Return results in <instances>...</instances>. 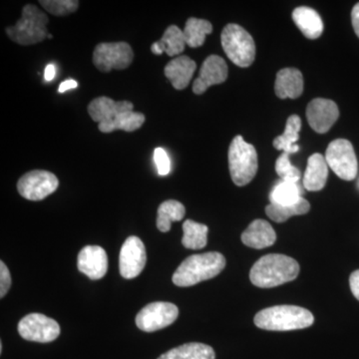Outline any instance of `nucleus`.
I'll return each instance as SVG.
<instances>
[{"label": "nucleus", "mask_w": 359, "mask_h": 359, "mask_svg": "<svg viewBox=\"0 0 359 359\" xmlns=\"http://www.w3.org/2000/svg\"><path fill=\"white\" fill-rule=\"evenodd\" d=\"M229 168L231 180L238 187L248 185L257 172V154L254 146L242 136H236L229 148Z\"/></svg>", "instance_id": "nucleus-6"}, {"label": "nucleus", "mask_w": 359, "mask_h": 359, "mask_svg": "<svg viewBox=\"0 0 359 359\" xmlns=\"http://www.w3.org/2000/svg\"><path fill=\"white\" fill-rule=\"evenodd\" d=\"M276 233L273 226L264 219H256L243 233L242 242L247 247L262 250L275 244Z\"/></svg>", "instance_id": "nucleus-17"}, {"label": "nucleus", "mask_w": 359, "mask_h": 359, "mask_svg": "<svg viewBox=\"0 0 359 359\" xmlns=\"http://www.w3.org/2000/svg\"><path fill=\"white\" fill-rule=\"evenodd\" d=\"M183 32L186 44L192 48H197L205 43L207 35L212 32V25L208 20L191 18L187 20Z\"/></svg>", "instance_id": "nucleus-28"}, {"label": "nucleus", "mask_w": 359, "mask_h": 359, "mask_svg": "<svg viewBox=\"0 0 359 359\" xmlns=\"http://www.w3.org/2000/svg\"><path fill=\"white\" fill-rule=\"evenodd\" d=\"M292 20L302 34L309 39H316L323 34V22L320 14L311 7H297L292 13Z\"/></svg>", "instance_id": "nucleus-20"}, {"label": "nucleus", "mask_w": 359, "mask_h": 359, "mask_svg": "<svg viewBox=\"0 0 359 359\" xmlns=\"http://www.w3.org/2000/svg\"><path fill=\"white\" fill-rule=\"evenodd\" d=\"M57 177L51 172L33 170L23 175L18 183L21 197L29 201H41L57 190Z\"/></svg>", "instance_id": "nucleus-11"}, {"label": "nucleus", "mask_w": 359, "mask_h": 359, "mask_svg": "<svg viewBox=\"0 0 359 359\" xmlns=\"http://www.w3.org/2000/svg\"><path fill=\"white\" fill-rule=\"evenodd\" d=\"M77 266L91 280H100L108 271L107 254L99 245H87L78 255Z\"/></svg>", "instance_id": "nucleus-16"}, {"label": "nucleus", "mask_w": 359, "mask_h": 359, "mask_svg": "<svg viewBox=\"0 0 359 359\" xmlns=\"http://www.w3.org/2000/svg\"><path fill=\"white\" fill-rule=\"evenodd\" d=\"M311 209V205L306 199L301 198L297 203L292 205L271 204L266 208V212L269 219L276 223H283L290 217L306 215Z\"/></svg>", "instance_id": "nucleus-26"}, {"label": "nucleus", "mask_w": 359, "mask_h": 359, "mask_svg": "<svg viewBox=\"0 0 359 359\" xmlns=\"http://www.w3.org/2000/svg\"><path fill=\"white\" fill-rule=\"evenodd\" d=\"M226 266V259L217 252H204L187 257L173 275L177 287H192L219 275Z\"/></svg>", "instance_id": "nucleus-3"}, {"label": "nucleus", "mask_w": 359, "mask_h": 359, "mask_svg": "<svg viewBox=\"0 0 359 359\" xmlns=\"http://www.w3.org/2000/svg\"><path fill=\"white\" fill-rule=\"evenodd\" d=\"M351 20H353L354 32L359 37V2L353 7V13H351Z\"/></svg>", "instance_id": "nucleus-35"}, {"label": "nucleus", "mask_w": 359, "mask_h": 359, "mask_svg": "<svg viewBox=\"0 0 359 359\" xmlns=\"http://www.w3.org/2000/svg\"><path fill=\"white\" fill-rule=\"evenodd\" d=\"M328 176V165L325 157L313 154L309 157L308 166L304 177V186L311 192H316L325 188Z\"/></svg>", "instance_id": "nucleus-21"}, {"label": "nucleus", "mask_w": 359, "mask_h": 359, "mask_svg": "<svg viewBox=\"0 0 359 359\" xmlns=\"http://www.w3.org/2000/svg\"><path fill=\"white\" fill-rule=\"evenodd\" d=\"M186 45L183 30L180 29L178 26L171 25L167 28L162 39L152 44L151 51L155 55H161L165 52L168 56L173 57L181 54Z\"/></svg>", "instance_id": "nucleus-22"}, {"label": "nucleus", "mask_w": 359, "mask_h": 359, "mask_svg": "<svg viewBox=\"0 0 359 359\" xmlns=\"http://www.w3.org/2000/svg\"><path fill=\"white\" fill-rule=\"evenodd\" d=\"M276 171L280 178L285 182L297 183L301 178V172L297 168L292 166L290 161V155L283 153L276 162Z\"/></svg>", "instance_id": "nucleus-31"}, {"label": "nucleus", "mask_w": 359, "mask_h": 359, "mask_svg": "<svg viewBox=\"0 0 359 359\" xmlns=\"http://www.w3.org/2000/svg\"><path fill=\"white\" fill-rule=\"evenodd\" d=\"M186 209L178 201L169 200L158 208L157 228L162 233L171 230L173 222L181 221L185 217Z\"/></svg>", "instance_id": "nucleus-25"}, {"label": "nucleus", "mask_w": 359, "mask_h": 359, "mask_svg": "<svg viewBox=\"0 0 359 359\" xmlns=\"http://www.w3.org/2000/svg\"><path fill=\"white\" fill-rule=\"evenodd\" d=\"M133 108V103L129 101H115L103 96L90 102L88 113L92 120L98 123L102 133H112L116 130L133 132L145 122V115L135 112Z\"/></svg>", "instance_id": "nucleus-1"}, {"label": "nucleus", "mask_w": 359, "mask_h": 359, "mask_svg": "<svg viewBox=\"0 0 359 359\" xmlns=\"http://www.w3.org/2000/svg\"><path fill=\"white\" fill-rule=\"evenodd\" d=\"M48 18L39 7L27 4L23 7L22 16L15 25L6 28L9 39L20 45H32L43 41L48 36Z\"/></svg>", "instance_id": "nucleus-5"}, {"label": "nucleus", "mask_w": 359, "mask_h": 359, "mask_svg": "<svg viewBox=\"0 0 359 359\" xmlns=\"http://www.w3.org/2000/svg\"><path fill=\"white\" fill-rule=\"evenodd\" d=\"M18 332L28 341L47 344L57 339L60 334V325L57 321L44 314L30 313L18 323Z\"/></svg>", "instance_id": "nucleus-12"}, {"label": "nucleus", "mask_w": 359, "mask_h": 359, "mask_svg": "<svg viewBox=\"0 0 359 359\" xmlns=\"http://www.w3.org/2000/svg\"><path fill=\"white\" fill-rule=\"evenodd\" d=\"M133 58V50L126 42H103L93 52L94 65L101 72L126 69Z\"/></svg>", "instance_id": "nucleus-8"}, {"label": "nucleus", "mask_w": 359, "mask_h": 359, "mask_svg": "<svg viewBox=\"0 0 359 359\" xmlns=\"http://www.w3.org/2000/svg\"><path fill=\"white\" fill-rule=\"evenodd\" d=\"M39 4L47 11L55 16H65L75 13L79 6L76 0H40Z\"/></svg>", "instance_id": "nucleus-30"}, {"label": "nucleus", "mask_w": 359, "mask_h": 359, "mask_svg": "<svg viewBox=\"0 0 359 359\" xmlns=\"http://www.w3.org/2000/svg\"><path fill=\"white\" fill-rule=\"evenodd\" d=\"M328 167L340 179L353 181L358 175V164L353 144L346 139H337L328 145L325 153Z\"/></svg>", "instance_id": "nucleus-9"}, {"label": "nucleus", "mask_w": 359, "mask_h": 359, "mask_svg": "<svg viewBox=\"0 0 359 359\" xmlns=\"http://www.w3.org/2000/svg\"><path fill=\"white\" fill-rule=\"evenodd\" d=\"M47 39H52V35L51 34H48V36H47Z\"/></svg>", "instance_id": "nucleus-38"}, {"label": "nucleus", "mask_w": 359, "mask_h": 359, "mask_svg": "<svg viewBox=\"0 0 359 359\" xmlns=\"http://www.w3.org/2000/svg\"><path fill=\"white\" fill-rule=\"evenodd\" d=\"M11 287V276L4 262H0V297L4 299Z\"/></svg>", "instance_id": "nucleus-33"}, {"label": "nucleus", "mask_w": 359, "mask_h": 359, "mask_svg": "<svg viewBox=\"0 0 359 359\" xmlns=\"http://www.w3.org/2000/svg\"><path fill=\"white\" fill-rule=\"evenodd\" d=\"M275 90L280 99H297L304 91V77L295 68H285L276 75Z\"/></svg>", "instance_id": "nucleus-19"}, {"label": "nucleus", "mask_w": 359, "mask_h": 359, "mask_svg": "<svg viewBox=\"0 0 359 359\" xmlns=\"http://www.w3.org/2000/svg\"><path fill=\"white\" fill-rule=\"evenodd\" d=\"M339 117V107L334 101L328 99H314L306 108L309 124L318 133H327Z\"/></svg>", "instance_id": "nucleus-14"}, {"label": "nucleus", "mask_w": 359, "mask_h": 359, "mask_svg": "<svg viewBox=\"0 0 359 359\" xmlns=\"http://www.w3.org/2000/svg\"><path fill=\"white\" fill-rule=\"evenodd\" d=\"M299 273V264L285 255H266L252 266L250 280L252 285L263 289L278 287L295 280Z\"/></svg>", "instance_id": "nucleus-2"}, {"label": "nucleus", "mask_w": 359, "mask_h": 359, "mask_svg": "<svg viewBox=\"0 0 359 359\" xmlns=\"http://www.w3.org/2000/svg\"><path fill=\"white\" fill-rule=\"evenodd\" d=\"M349 283H351V290L354 297L359 301V269L353 271L349 278Z\"/></svg>", "instance_id": "nucleus-34"}, {"label": "nucleus", "mask_w": 359, "mask_h": 359, "mask_svg": "<svg viewBox=\"0 0 359 359\" xmlns=\"http://www.w3.org/2000/svg\"><path fill=\"white\" fill-rule=\"evenodd\" d=\"M179 309L171 302H156L141 309L136 316V325L145 332H157L169 327L178 318Z\"/></svg>", "instance_id": "nucleus-10"}, {"label": "nucleus", "mask_w": 359, "mask_h": 359, "mask_svg": "<svg viewBox=\"0 0 359 359\" xmlns=\"http://www.w3.org/2000/svg\"><path fill=\"white\" fill-rule=\"evenodd\" d=\"M78 83L75 80L69 79L66 80V81L62 82L59 86V93H65V92L67 91V90L77 88Z\"/></svg>", "instance_id": "nucleus-36"}, {"label": "nucleus", "mask_w": 359, "mask_h": 359, "mask_svg": "<svg viewBox=\"0 0 359 359\" xmlns=\"http://www.w3.org/2000/svg\"><path fill=\"white\" fill-rule=\"evenodd\" d=\"M228 73V65L223 58L218 55L209 56L201 67L199 77L194 82V93L201 95L212 85L224 83Z\"/></svg>", "instance_id": "nucleus-15"}, {"label": "nucleus", "mask_w": 359, "mask_h": 359, "mask_svg": "<svg viewBox=\"0 0 359 359\" xmlns=\"http://www.w3.org/2000/svg\"><path fill=\"white\" fill-rule=\"evenodd\" d=\"M221 40L224 53L231 62L243 68L252 65L256 57V45L245 28L233 23L226 25Z\"/></svg>", "instance_id": "nucleus-7"}, {"label": "nucleus", "mask_w": 359, "mask_h": 359, "mask_svg": "<svg viewBox=\"0 0 359 359\" xmlns=\"http://www.w3.org/2000/svg\"><path fill=\"white\" fill-rule=\"evenodd\" d=\"M301 129V118L297 115L290 116L285 132L273 140V147L289 155L299 152V146L297 145V142L299 141Z\"/></svg>", "instance_id": "nucleus-23"}, {"label": "nucleus", "mask_w": 359, "mask_h": 359, "mask_svg": "<svg viewBox=\"0 0 359 359\" xmlns=\"http://www.w3.org/2000/svg\"><path fill=\"white\" fill-rule=\"evenodd\" d=\"M56 74L55 66L49 65L46 66L44 71V79L46 82H50L54 79Z\"/></svg>", "instance_id": "nucleus-37"}, {"label": "nucleus", "mask_w": 359, "mask_h": 359, "mask_svg": "<svg viewBox=\"0 0 359 359\" xmlns=\"http://www.w3.org/2000/svg\"><path fill=\"white\" fill-rule=\"evenodd\" d=\"M154 162L160 176H166L171 171V161L166 151L163 148H156L154 151Z\"/></svg>", "instance_id": "nucleus-32"}, {"label": "nucleus", "mask_w": 359, "mask_h": 359, "mask_svg": "<svg viewBox=\"0 0 359 359\" xmlns=\"http://www.w3.org/2000/svg\"><path fill=\"white\" fill-rule=\"evenodd\" d=\"M197 65L188 56H179L173 59L165 67V76L170 80L175 89L183 90L188 86Z\"/></svg>", "instance_id": "nucleus-18"}, {"label": "nucleus", "mask_w": 359, "mask_h": 359, "mask_svg": "<svg viewBox=\"0 0 359 359\" xmlns=\"http://www.w3.org/2000/svg\"><path fill=\"white\" fill-rule=\"evenodd\" d=\"M301 190L297 183L282 181L271 191V204L292 205L301 199Z\"/></svg>", "instance_id": "nucleus-29"}, {"label": "nucleus", "mask_w": 359, "mask_h": 359, "mask_svg": "<svg viewBox=\"0 0 359 359\" xmlns=\"http://www.w3.org/2000/svg\"><path fill=\"white\" fill-rule=\"evenodd\" d=\"M208 226L192 219H187L183 224L184 236L182 244L187 249H204L208 243Z\"/></svg>", "instance_id": "nucleus-27"}, {"label": "nucleus", "mask_w": 359, "mask_h": 359, "mask_svg": "<svg viewBox=\"0 0 359 359\" xmlns=\"http://www.w3.org/2000/svg\"><path fill=\"white\" fill-rule=\"evenodd\" d=\"M255 325L271 332L302 330L313 325V313L295 306H276L264 309L255 316Z\"/></svg>", "instance_id": "nucleus-4"}, {"label": "nucleus", "mask_w": 359, "mask_h": 359, "mask_svg": "<svg viewBox=\"0 0 359 359\" xmlns=\"http://www.w3.org/2000/svg\"><path fill=\"white\" fill-rule=\"evenodd\" d=\"M214 349L207 344L199 342H190L183 346L175 347L158 359H215Z\"/></svg>", "instance_id": "nucleus-24"}, {"label": "nucleus", "mask_w": 359, "mask_h": 359, "mask_svg": "<svg viewBox=\"0 0 359 359\" xmlns=\"http://www.w3.org/2000/svg\"><path fill=\"white\" fill-rule=\"evenodd\" d=\"M147 254L145 245L138 237L131 236L125 241L119 257L120 273L124 278H137L146 266Z\"/></svg>", "instance_id": "nucleus-13"}]
</instances>
